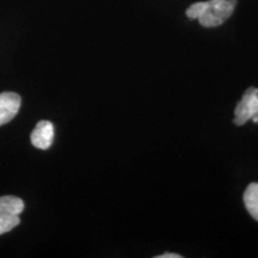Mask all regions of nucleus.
<instances>
[{
    "label": "nucleus",
    "mask_w": 258,
    "mask_h": 258,
    "mask_svg": "<svg viewBox=\"0 0 258 258\" xmlns=\"http://www.w3.org/2000/svg\"><path fill=\"white\" fill-rule=\"evenodd\" d=\"M236 4V0H209L198 20L204 27L220 26L231 18Z\"/></svg>",
    "instance_id": "obj_1"
},
{
    "label": "nucleus",
    "mask_w": 258,
    "mask_h": 258,
    "mask_svg": "<svg viewBox=\"0 0 258 258\" xmlns=\"http://www.w3.org/2000/svg\"><path fill=\"white\" fill-rule=\"evenodd\" d=\"M23 210L24 203L19 197L13 195L0 197V235L19 226V215Z\"/></svg>",
    "instance_id": "obj_2"
},
{
    "label": "nucleus",
    "mask_w": 258,
    "mask_h": 258,
    "mask_svg": "<svg viewBox=\"0 0 258 258\" xmlns=\"http://www.w3.org/2000/svg\"><path fill=\"white\" fill-rule=\"evenodd\" d=\"M235 118L233 122L236 125H243L248 120H251L258 123V89L249 87L244 93L242 100L234 109Z\"/></svg>",
    "instance_id": "obj_3"
},
{
    "label": "nucleus",
    "mask_w": 258,
    "mask_h": 258,
    "mask_svg": "<svg viewBox=\"0 0 258 258\" xmlns=\"http://www.w3.org/2000/svg\"><path fill=\"white\" fill-rule=\"evenodd\" d=\"M21 98L15 92L0 94V126L8 123L19 113Z\"/></svg>",
    "instance_id": "obj_4"
},
{
    "label": "nucleus",
    "mask_w": 258,
    "mask_h": 258,
    "mask_svg": "<svg viewBox=\"0 0 258 258\" xmlns=\"http://www.w3.org/2000/svg\"><path fill=\"white\" fill-rule=\"evenodd\" d=\"M54 125L48 120H40L31 134V143L35 148L48 149L54 141Z\"/></svg>",
    "instance_id": "obj_5"
},
{
    "label": "nucleus",
    "mask_w": 258,
    "mask_h": 258,
    "mask_svg": "<svg viewBox=\"0 0 258 258\" xmlns=\"http://www.w3.org/2000/svg\"><path fill=\"white\" fill-rule=\"evenodd\" d=\"M244 204L250 216L258 221V184L251 183L244 194Z\"/></svg>",
    "instance_id": "obj_6"
},
{
    "label": "nucleus",
    "mask_w": 258,
    "mask_h": 258,
    "mask_svg": "<svg viewBox=\"0 0 258 258\" xmlns=\"http://www.w3.org/2000/svg\"><path fill=\"white\" fill-rule=\"evenodd\" d=\"M206 2H197L189 6L186 10V16L190 19H198L199 17L203 14Z\"/></svg>",
    "instance_id": "obj_7"
},
{
    "label": "nucleus",
    "mask_w": 258,
    "mask_h": 258,
    "mask_svg": "<svg viewBox=\"0 0 258 258\" xmlns=\"http://www.w3.org/2000/svg\"><path fill=\"white\" fill-rule=\"evenodd\" d=\"M182 256L180 254H177V253H169V252H166L164 253L163 255H159L156 256V258H181Z\"/></svg>",
    "instance_id": "obj_8"
}]
</instances>
